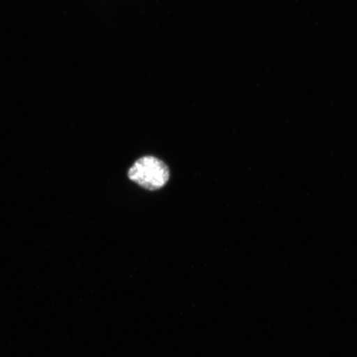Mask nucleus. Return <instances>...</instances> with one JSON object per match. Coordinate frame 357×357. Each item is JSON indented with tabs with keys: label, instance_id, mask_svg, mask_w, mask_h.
I'll return each instance as SVG.
<instances>
[{
	"label": "nucleus",
	"instance_id": "f257e3e1",
	"mask_svg": "<svg viewBox=\"0 0 357 357\" xmlns=\"http://www.w3.org/2000/svg\"><path fill=\"white\" fill-rule=\"evenodd\" d=\"M128 176L129 180L150 191L158 190L167 184L169 169L167 164L155 156L146 155L136 160Z\"/></svg>",
	"mask_w": 357,
	"mask_h": 357
}]
</instances>
